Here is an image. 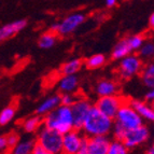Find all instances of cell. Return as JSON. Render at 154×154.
Segmentation results:
<instances>
[{
    "instance_id": "cell-34",
    "label": "cell",
    "mask_w": 154,
    "mask_h": 154,
    "mask_svg": "<svg viewBox=\"0 0 154 154\" xmlns=\"http://www.w3.org/2000/svg\"><path fill=\"white\" fill-rule=\"evenodd\" d=\"M58 23H54V24H52L51 27H50V31L51 32H54L57 35V31H58Z\"/></svg>"
},
{
    "instance_id": "cell-2",
    "label": "cell",
    "mask_w": 154,
    "mask_h": 154,
    "mask_svg": "<svg viewBox=\"0 0 154 154\" xmlns=\"http://www.w3.org/2000/svg\"><path fill=\"white\" fill-rule=\"evenodd\" d=\"M43 126L54 129L62 135L75 128L71 109L68 106L59 105L56 109L42 116Z\"/></svg>"
},
{
    "instance_id": "cell-26",
    "label": "cell",
    "mask_w": 154,
    "mask_h": 154,
    "mask_svg": "<svg viewBox=\"0 0 154 154\" xmlns=\"http://www.w3.org/2000/svg\"><path fill=\"white\" fill-rule=\"evenodd\" d=\"M138 56L141 59H149L154 55V44L152 42H146L141 45V48L138 50Z\"/></svg>"
},
{
    "instance_id": "cell-35",
    "label": "cell",
    "mask_w": 154,
    "mask_h": 154,
    "mask_svg": "<svg viewBox=\"0 0 154 154\" xmlns=\"http://www.w3.org/2000/svg\"><path fill=\"white\" fill-rule=\"evenodd\" d=\"M116 1H118V0H106V5H107V7H109V8H112V7H114V5H116Z\"/></svg>"
},
{
    "instance_id": "cell-29",
    "label": "cell",
    "mask_w": 154,
    "mask_h": 154,
    "mask_svg": "<svg viewBox=\"0 0 154 154\" xmlns=\"http://www.w3.org/2000/svg\"><path fill=\"white\" fill-rule=\"evenodd\" d=\"M59 97H60V105L70 107L72 103H75L77 96L75 94H70V93H64L62 95H59Z\"/></svg>"
},
{
    "instance_id": "cell-14",
    "label": "cell",
    "mask_w": 154,
    "mask_h": 154,
    "mask_svg": "<svg viewBox=\"0 0 154 154\" xmlns=\"http://www.w3.org/2000/svg\"><path fill=\"white\" fill-rule=\"evenodd\" d=\"M57 88L62 94H64V93L75 94L79 88V79L75 75H62L58 79Z\"/></svg>"
},
{
    "instance_id": "cell-23",
    "label": "cell",
    "mask_w": 154,
    "mask_h": 154,
    "mask_svg": "<svg viewBox=\"0 0 154 154\" xmlns=\"http://www.w3.org/2000/svg\"><path fill=\"white\" fill-rule=\"evenodd\" d=\"M56 40H57L56 33L49 31V32L43 33V35L40 37V39H39V46L44 50L51 49V48H53V46L55 45Z\"/></svg>"
},
{
    "instance_id": "cell-6",
    "label": "cell",
    "mask_w": 154,
    "mask_h": 154,
    "mask_svg": "<svg viewBox=\"0 0 154 154\" xmlns=\"http://www.w3.org/2000/svg\"><path fill=\"white\" fill-rule=\"evenodd\" d=\"M86 137L80 129H71L63 135V154H78L84 146Z\"/></svg>"
},
{
    "instance_id": "cell-12",
    "label": "cell",
    "mask_w": 154,
    "mask_h": 154,
    "mask_svg": "<svg viewBox=\"0 0 154 154\" xmlns=\"http://www.w3.org/2000/svg\"><path fill=\"white\" fill-rule=\"evenodd\" d=\"M26 25H27L26 20H18V21L5 24L2 27H0V42L5 41L22 31L26 27Z\"/></svg>"
},
{
    "instance_id": "cell-19",
    "label": "cell",
    "mask_w": 154,
    "mask_h": 154,
    "mask_svg": "<svg viewBox=\"0 0 154 154\" xmlns=\"http://www.w3.org/2000/svg\"><path fill=\"white\" fill-rule=\"evenodd\" d=\"M42 125H43L42 116H38V114L25 119V120L23 121V123H22L23 129L26 131V133H29V134L37 133Z\"/></svg>"
},
{
    "instance_id": "cell-10",
    "label": "cell",
    "mask_w": 154,
    "mask_h": 154,
    "mask_svg": "<svg viewBox=\"0 0 154 154\" xmlns=\"http://www.w3.org/2000/svg\"><path fill=\"white\" fill-rule=\"evenodd\" d=\"M111 139L109 136L86 137L84 149L88 154H106Z\"/></svg>"
},
{
    "instance_id": "cell-38",
    "label": "cell",
    "mask_w": 154,
    "mask_h": 154,
    "mask_svg": "<svg viewBox=\"0 0 154 154\" xmlns=\"http://www.w3.org/2000/svg\"><path fill=\"white\" fill-rule=\"evenodd\" d=\"M78 154H88V153H86V151H85L84 146H83V148H82V150H81V151H80Z\"/></svg>"
},
{
    "instance_id": "cell-31",
    "label": "cell",
    "mask_w": 154,
    "mask_h": 154,
    "mask_svg": "<svg viewBox=\"0 0 154 154\" xmlns=\"http://www.w3.org/2000/svg\"><path fill=\"white\" fill-rule=\"evenodd\" d=\"M153 100H154V91H153V88H149V91H148V92L146 93V95H144V101L151 103Z\"/></svg>"
},
{
    "instance_id": "cell-24",
    "label": "cell",
    "mask_w": 154,
    "mask_h": 154,
    "mask_svg": "<svg viewBox=\"0 0 154 154\" xmlns=\"http://www.w3.org/2000/svg\"><path fill=\"white\" fill-rule=\"evenodd\" d=\"M128 151L129 149H127V146L124 144L123 141L113 139L110 141L106 154H128Z\"/></svg>"
},
{
    "instance_id": "cell-25",
    "label": "cell",
    "mask_w": 154,
    "mask_h": 154,
    "mask_svg": "<svg viewBox=\"0 0 154 154\" xmlns=\"http://www.w3.org/2000/svg\"><path fill=\"white\" fill-rule=\"evenodd\" d=\"M15 116V108L13 106H9L0 112V125H8Z\"/></svg>"
},
{
    "instance_id": "cell-28",
    "label": "cell",
    "mask_w": 154,
    "mask_h": 154,
    "mask_svg": "<svg viewBox=\"0 0 154 154\" xmlns=\"http://www.w3.org/2000/svg\"><path fill=\"white\" fill-rule=\"evenodd\" d=\"M111 133L113 134V137H114V139H116V140H121V141H122V140H123V138L125 137L127 131L124 128L123 126H121L120 124L116 123V122L113 121V127H112V131H111Z\"/></svg>"
},
{
    "instance_id": "cell-22",
    "label": "cell",
    "mask_w": 154,
    "mask_h": 154,
    "mask_svg": "<svg viewBox=\"0 0 154 154\" xmlns=\"http://www.w3.org/2000/svg\"><path fill=\"white\" fill-rule=\"evenodd\" d=\"M106 62H107V58L103 54H94L88 57L84 62V64L88 69H97V68L103 67Z\"/></svg>"
},
{
    "instance_id": "cell-27",
    "label": "cell",
    "mask_w": 154,
    "mask_h": 154,
    "mask_svg": "<svg viewBox=\"0 0 154 154\" xmlns=\"http://www.w3.org/2000/svg\"><path fill=\"white\" fill-rule=\"evenodd\" d=\"M127 40V43H128L129 48H131V52L138 51L141 45L144 43V37L142 35H134V36H131L129 38L126 39Z\"/></svg>"
},
{
    "instance_id": "cell-30",
    "label": "cell",
    "mask_w": 154,
    "mask_h": 154,
    "mask_svg": "<svg viewBox=\"0 0 154 154\" xmlns=\"http://www.w3.org/2000/svg\"><path fill=\"white\" fill-rule=\"evenodd\" d=\"M5 139H7V143H8L9 149L13 148V146L20 141V137H18V135L15 133H11V134H9V135H7Z\"/></svg>"
},
{
    "instance_id": "cell-32",
    "label": "cell",
    "mask_w": 154,
    "mask_h": 154,
    "mask_svg": "<svg viewBox=\"0 0 154 154\" xmlns=\"http://www.w3.org/2000/svg\"><path fill=\"white\" fill-rule=\"evenodd\" d=\"M8 143H7V139L5 136H0V153L5 152V150H8Z\"/></svg>"
},
{
    "instance_id": "cell-17",
    "label": "cell",
    "mask_w": 154,
    "mask_h": 154,
    "mask_svg": "<svg viewBox=\"0 0 154 154\" xmlns=\"http://www.w3.org/2000/svg\"><path fill=\"white\" fill-rule=\"evenodd\" d=\"M83 60L81 58H72L68 62H66L64 65H62L59 72L62 75H77L80 70L82 69Z\"/></svg>"
},
{
    "instance_id": "cell-5",
    "label": "cell",
    "mask_w": 154,
    "mask_h": 154,
    "mask_svg": "<svg viewBox=\"0 0 154 154\" xmlns=\"http://www.w3.org/2000/svg\"><path fill=\"white\" fill-rule=\"evenodd\" d=\"M143 67V60L137 54H128L127 56L120 59L118 73L123 80H128L131 78L138 75Z\"/></svg>"
},
{
    "instance_id": "cell-8",
    "label": "cell",
    "mask_w": 154,
    "mask_h": 154,
    "mask_svg": "<svg viewBox=\"0 0 154 154\" xmlns=\"http://www.w3.org/2000/svg\"><path fill=\"white\" fill-rule=\"evenodd\" d=\"M93 105L91 101L85 97H77L75 103L70 106L73 119V126L75 129H80L82 126L83 122L88 116V112L92 109Z\"/></svg>"
},
{
    "instance_id": "cell-21",
    "label": "cell",
    "mask_w": 154,
    "mask_h": 154,
    "mask_svg": "<svg viewBox=\"0 0 154 154\" xmlns=\"http://www.w3.org/2000/svg\"><path fill=\"white\" fill-rule=\"evenodd\" d=\"M141 75V80L143 84L146 85L148 88H154V66L152 63L146 65L142 67V70L140 72Z\"/></svg>"
},
{
    "instance_id": "cell-20",
    "label": "cell",
    "mask_w": 154,
    "mask_h": 154,
    "mask_svg": "<svg viewBox=\"0 0 154 154\" xmlns=\"http://www.w3.org/2000/svg\"><path fill=\"white\" fill-rule=\"evenodd\" d=\"M131 53V50L129 48L128 43H127V40L126 39H122L113 48V51L111 53V57L114 60H120V59L127 56Z\"/></svg>"
},
{
    "instance_id": "cell-33",
    "label": "cell",
    "mask_w": 154,
    "mask_h": 154,
    "mask_svg": "<svg viewBox=\"0 0 154 154\" xmlns=\"http://www.w3.org/2000/svg\"><path fill=\"white\" fill-rule=\"evenodd\" d=\"M31 154H52V153L45 151L44 149H42L41 146H39L38 144H36V146H35V148H33L32 153H31Z\"/></svg>"
},
{
    "instance_id": "cell-16",
    "label": "cell",
    "mask_w": 154,
    "mask_h": 154,
    "mask_svg": "<svg viewBox=\"0 0 154 154\" xmlns=\"http://www.w3.org/2000/svg\"><path fill=\"white\" fill-rule=\"evenodd\" d=\"M59 105H60V97H59L58 94L49 96L38 106L36 113L40 116H44L45 114H48L54 109H56Z\"/></svg>"
},
{
    "instance_id": "cell-4",
    "label": "cell",
    "mask_w": 154,
    "mask_h": 154,
    "mask_svg": "<svg viewBox=\"0 0 154 154\" xmlns=\"http://www.w3.org/2000/svg\"><path fill=\"white\" fill-rule=\"evenodd\" d=\"M113 121L123 126L126 131H131V129H134L138 126L142 125L143 120L140 118V116L131 107L129 100L124 99L123 103L119 108Z\"/></svg>"
},
{
    "instance_id": "cell-15",
    "label": "cell",
    "mask_w": 154,
    "mask_h": 154,
    "mask_svg": "<svg viewBox=\"0 0 154 154\" xmlns=\"http://www.w3.org/2000/svg\"><path fill=\"white\" fill-rule=\"evenodd\" d=\"M95 91H96V94L98 95V97L116 95L119 92V85L114 80L103 79L96 84Z\"/></svg>"
},
{
    "instance_id": "cell-3",
    "label": "cell",
    "mask_w": 154,
    "mask_h": 154,
    "mask_svg": "<svg viewBox=\"0 0 154 154\" xmlns=\"http://www.w3.org/2000/svg\"><path fill=\"white\" fill-rule=\"evenodd\" d=\"M36 144L52 154H63V135L42 125L36 137Z\"/></svg>"
},
{
    "instance_id": "cell-13",
    "label": "cell",
    "mask_w": 154,
    "mask_h": 154,
    "mask_svg": "<svg viewBox=\"0 0 154 154\" xmlns=\"http://www.w3.org/2000/svg\"><path fill=\"white\" fill-rule=\"evenodd\" d=\"M129 103L142 120H146V121L149 122H152L154 120V110L151 103H146L144 100L138 99L129 100Z\"/></svg>"
},
{
    "instance_id": "cell-1",
    "label": "cell",
    "mask_w": 154,
    "mask_h": 154,
    "mask_svg": "<svg viewBox=\"0 0 154 154\" xmlns=\"http://www.w3.org/2000/svg\"><path fill=\"white\" fill-rule=\"evenodd\" d=\"M113 127V120L101 113L94 106L88 112L80 131L85 137L109 136Z\"/></svg>"
},
{
    "instance_id": "cell-11",
    "label": "cell",
    "mask_w": 154,
    "mask_h": 154,
    "mask_svg": "<svg viewBox=\"0 0 154 154\" xmlns=\"http://www.w3.org/2000/svg\"><path fill=\"white\" fill-rule=\"evenodd\" d=\"M85 21V15L83 13H72L67 17H65L60 23H58V31L57 35L60 36H67L77 30L78 27L82 25Z\"/></svg>"
},
{
    "instance_id": "cell-18",
    "label": "cell",
    "mask_w": 154,
    "mask_h": 154,
    "mask_svg": "<svg viewBox=\"0 0 154 154\" xmlns=\"http://www.w3.org/2000/svg\"><path fill=\"white\" fill-rule=\"evenodd\" d=\"M35 146L36 141L33 139L20 140L13 148H11L10 154H31Z\"/></svg>"
},
{
    "instance_id": "cell-37",
    "label": "cell",
    "mask_w": 154,
    "mask_h": 154,
    "mask_svg": "<svg viewBox=\"0 0 154 154\" xmlns=\"http://www.w3.org/2000/svg\"><path fill=\"white\" fill-rule=\"evenodd\" d=\"M144 154H154V149H153V146H150V149L148 150V151H146Z\"/></svg>"
},
{
    "instance_id": "cell-36",
    "label": "cell",
    "mask_w": 154,
    "mask_h": 154,
    "mask_svg": "<svg viewBox=\"0 0 154 154\" xmlns=\"http://www.w3.org/2000/svg\"><path fill=\"white\" fill-rule=\"evenodd\" d=\"M149 26H150V28H153V26H154V14L153 13H151L149 16Z\"/></svg>"
},
{
    "instance_id": "cell-9",
    "label": "cell",
    "mask_w": 154,
    "mask_h": 154,
    "mask_svg": "<svg viewBox=\"0 0 154 154\" xmlns=\"http://www.w3.org/2000/svg\"><path fill=\"white\" fill-rule=\"evenodd\" d=\"M150 138V131L149 128L144 126L143 124L136 128L127 131L125 137L123 138L122 141L124 142L127 149H134L139 146L146 143Z\"/></svg>"
},
{
    "instance_id": "cell-7",
    "label": "cell",
    "mask_w": 154,
    "mask_h": 154,
    "mask_svg": "<svg viewBox=\"0 0 154 154\" xmlns=\"http://www.w3.org/2000/svg\"><path fill=\"white\" fill-rule=\"evenodd\" d=\"M123 101H124V98H122L121 96H119L118 94L111 96H103V97H98L94 107L97 108L105 116H107L108 118L113 120L114 116H116V112H118L119 108L123 103Z\"/></svg>"
}]
</instances>
